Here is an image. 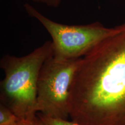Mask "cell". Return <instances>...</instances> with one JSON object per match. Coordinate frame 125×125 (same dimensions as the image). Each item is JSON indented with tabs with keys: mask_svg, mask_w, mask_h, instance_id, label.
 Returning a JSON list of instances; mask_svg holds the SVG:
<instances>
[{
	"mask_svg": "<svg viewBox=\"0 0 125 125\" xmlns=\"http://www.w3.org/2000/svg\"><path fill=\"white\" fill-rule=\"evenodd\" d=\"M34 125H47L40 118V117H39V120L38 121V122H37L35 124H34Z\"/></svg>",
	"mask_w": 125,
	"mask_h": 125,
	"instance_id": "cell-8",
	"label": "cell"
},
{
	"mask_svg": "<svg viewBox=\"0 0 125 125\" xmlns=\"http://www.w3.org/2000/svg\"><path fill=\"white\" fill-rule=\"evenodd\" d=\"M52 55V42L47 41L27 55L3 56L0 60V67L5 73L0 84L1 104L21 118L37 119L39 74L44 62Z\"/></svg>",
	"mask_w": 125,
	"mask_h": 125,
	"instance_id": "cell-2",
	"label": "cell"
},
{
	"mask_svg": "<svg viewBox=\"0 0 125 125\" xmlns=\"http://www.w3.org/2000/svg\"><path fill=\"white\" fill-rule=\"evenodd\" d=\"M40 118L47 125H81L78 123L68 120H63L60 119H54L48 118L40 115Z\"/></svg>",
	"mask_w": 125,
	"mask_h": 125,
	"instance_id": "cell-6",
	"label": "cell"
},
{
	"mask_svg": "<svg viewBox=\"0 0 125 125\" xmlns=\"http://www.w3.org/2000/svg\"><path fill=\"white\" fill-rule=\"evenodd\" d=\"M30 121L18 116L3 104H0V125H34L38 122Z\"/></svg>",
	"mask_w": 125,
	"mask_h": 125,
	"instance_id": "cell-5",
	"label": "cell"
},
{
	"mask_svg": "<svg viewBox=\"0 0 125 125\" xmlns=\"http://www.w3.org/2000/svg\"><path fill=\"white\" fill-rule=\"evenodd\" d=\"M24 8L28 15L38 20L51 35L53 56L57 59L81 58L104 39L125 30V23L111 28L98 21L85 25L61 24L47 18L28 3Z\"/></svg>",
	"mask_w": 125,
	"mask_h": 125,
	"instance_id": "cell-3",
	"label": "cell"
},
{
	"mask_svg": "<svg viewBox=\"0 0 125 125\" xmlns=\"http://www.w3.org/2000/svg\"><path fill=\"white\" fill-rule=\"evenodd\" d=\"M81 59H60L52 55L44 62L37 83V109L41 116L70 118V88Z\"/></svg>",
	"mask_w": 125,
	"mask_h": 125,
	"instance_id": "cell-4",
	"label": "cell"
},
{
	"mask_svg": "<svg viewBox=\"0 0 125 125\" xmlns=\"http://www.w3.org/2000/svg\"><path fill=\"white\" fill-rule=\"evenodd\" d=\"M69 104L71 121L81 125H125V30L81 57Z\"/></svg>",
	"mask_w": 125,
	"mask_h": 125,
	"instance_id": "cell-1",
	"label": "cell"
},
{
	"mask_svg": "<svg viewBox=\"0 0 125 125\" xmlns=\"http://www.w3.org/2000/svg\"><path fill=\"white\" fill-rule=\"evenodd\" d=\"M34 2L41 3L50 7L57 8L60 5L62 0H31Z\"/></svg>",
	"mask_w": 125,
	"mask_h": 125,
	"instance_id": "cell-7",
	"label": "cell"
}]
</instances>
